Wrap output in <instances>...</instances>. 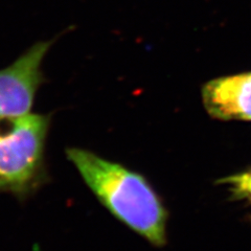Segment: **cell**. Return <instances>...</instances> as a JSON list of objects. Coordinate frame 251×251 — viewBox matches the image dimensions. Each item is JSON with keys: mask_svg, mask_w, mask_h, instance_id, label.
<instances>
[{"mask_svg": "<svg viewBox=\"0 0 251 251\" xmlns=\"http://www.w3.org/2000/svg\"><path fill=\"white\" fill-rule=\"evenodd\" d=\"M51 41H40L11 65L0 69V119H13L31 112L42 83L41 66Z\"/></svg>", "mask_w": 251, "mask_h": 251, "instance_id": "3", "label": "cell"}, {"mask_svg": "<svg viewBox=\"0 0 251 251\" xmlns=\"http://www.w3.org/2000/svg\"><path fill=\"white\" fill-rule=\"evenodd\" d=\"M202 101L214 119L251 122V72L207 82L202 87Z\"/></svg>", "mask_w": 251, "mask_h": 251, "instance_id": "4", "label": "cell"}, {"mask_svg": "<svg viewBox=\"0 0 251 251\" xmlns=\"http://www.w3.org/2000/svg\"><path fill=\"white\" fill-rule=\"evenodd\" d=\"M66 156L116 219L151 244H166L168 213L144 176L85 149L68 148Z\"/></svg>", "mask_w": 251, "mask_h": 251, "instance_id": "1", "label": "cell"}, {"mask_svg": "<svg viewBox=\"0 0 251 251\" xmlns=\"http://www.w3.org/2000/svg\"><path fill=\"white\" fill-rule=\"evenodd\" d=\"M50 122L33 112L0 119V178L11 192H25L40 173Z\"/></svg>", "mask_w": 251, "mask_h": 251, "instance_id": "2", "label": "cell"}, {"mask_svg": "<svg viewBox=\"0 0 251 251\" xmlns=\"http://www.w3.org/2000/svg\"><path fill=\"white\" fill-rule=\"evenodd\" d=\"M2 191H11V188H10L9 184L4 181V180L0 178V192H2Z\"/></svg>", "mask_w": 251, "mask_h": 251, "instance_id": "6", "label": "cell"}, {"mask_svg": "<svg viewBox=\"0 0 251 251\" xmlns=\"http://www.w3.org/2000/svg\"><path fill=\"white\" fill-rule=\"evenodd\" d=\"M219 183L228 186L235 198L251 200V170L224 177L219 180Z\"/></svg>", "mask_w": 251, "mask_h": 251, "instance_id": "5", "label": "cell"}]
</instances>
